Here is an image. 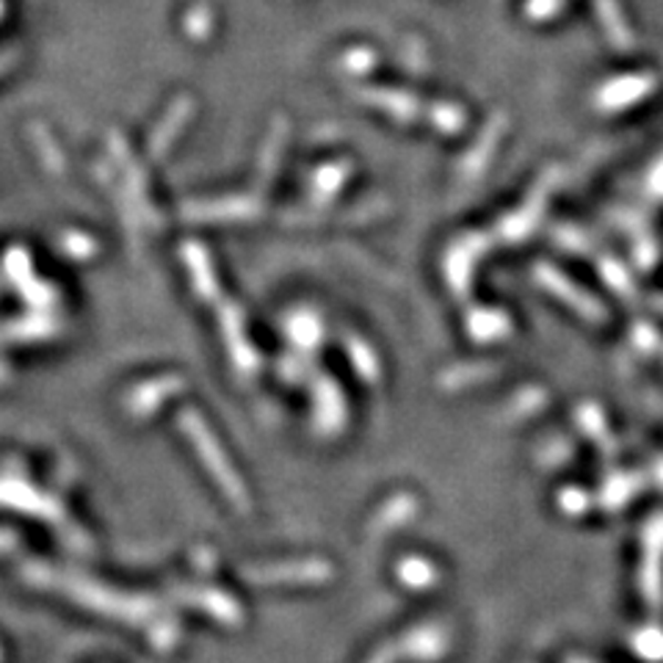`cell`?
I'll return each mask as SVG.
<instances>
[{
    "label": "cell",
    "instance_id": "6da1fadb",
    "mask_svg": "<svg viewBox=\"0 0 663 663\" xmlns=\"http://www.w3.org/2000/svg\"><path fill=\"white\" fill-rule=\"evenodd\" d=\"M0 503L20 511H39L42 506H48V500L39 498L31 487L20 484L17 479H0Z\"/></svg>",
    "mask_w": 663,
    "mask_h": 663
},
{
    "label": "cell",
    "instance_id": "7a4b0ae2",
    "mask_svg": "<svg viewBox=\"0 0 663 663\" xmlns=\"http://www.w3.org/2000/svg\"><path fill=\"white\" fill-rule=\"evenodd\" d=\"M6 274H9L17 285H26L28 257L22 255V252H9V257H6Z\"/></svg>",
    "mask_w": 663,
    "mask_h": 663
},
{
    "label": "cell",
    "instance_id": "3957f363",
    "mask_svg": "<svg viewBox=\"0 0 663 663\" xmlns=\"http://www.w3.org/2000/svg\"><path fill=\"white\" fill-rule=\"evenodd\" d=\"M17 544V537L11 531H6V528H0V553H9L11 548Z\"/></svg>",
    "mask_w": 663,
    "mask_h": 663
},
{
    "label": "cell",
    "instance_id": "277c9868",
    "mask_svg": "<svg viewBox=\"0 0 663 663\" xmlns=\"http://www.w3.org/2000/svg\"><path fill=\"white\" fill-rule=\"evenodd\" d=\"M3 374H6V368H3V365H0V379H3Z\"/></svg>",
    "mask_w": 663,
    "mask_h": 663
},
{
    "label": "cell",
    "instance_id": "5b68a950",
    "mask_svg": "<svg viewBox=\"0 0 663 663\" xmlns=\"http://www.w3.org/2000/svg\"><path fill=\"white\" fill-rule=\"evenodd\" d=\"M0 655H3V653H0Z\"/></svg>",
    "mask_w": 663,
    "mask_h": 663
}]
</instances>
